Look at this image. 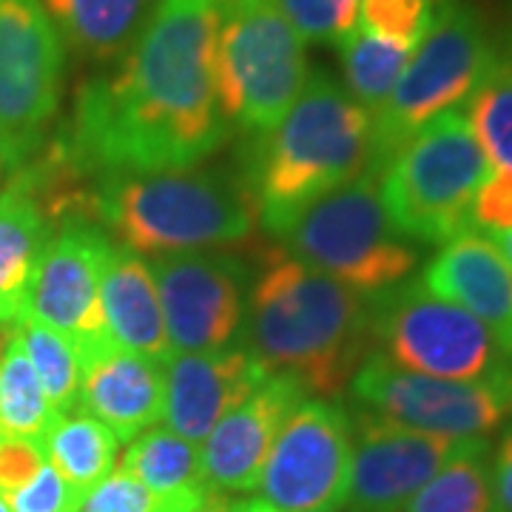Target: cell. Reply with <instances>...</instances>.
I'll return each mask as SVG.
<instances>
[{
	"instance_id": "1",
	"label": "cell",
	"mask_w": 512,
	"mask_h": 512,
	"mask_svg": "<svg viewBox=\"0 0 512 512\" xmlns=\"http://www.w3.org/2000/svg\"><path fill=\"white\" fill-rule=\"evenodd\" d=\"M217 35V0H157L126 57L77 89L57 154L94 185L197 168L228 137Z\"/></svg>"
},
{
	"instance_id": "2",
	"label": "cell",
	"mask_w": 512,
	"mask_h": 512,
	"mask_svg": "<svg viewBox=\"0 0 512 512\" xmlns=\"http://www.w3.org/2000/svg\"><path fill=\"white\" fill-rule=\"evenodd\" d=\"M242 339L268 373H288L308 396L339 399L373 353L370 305L274 245L259 254Z\"/></svg>"
},
{
	"instance_id": "3",
	"label": "cell",
	"mask_w": 512,
	"mask_h": 512,
	"mask_svg": "<svg viewBox=\"0 0 512 512\" xmlns=\"http://www.w3.org/2000/svg\"><path fill=\"white\" fill-rule=\"evenodd\" d=\"M256 140L259 157L248 183L256 217L274 237L313 202L376 171L373 117L322 69L308 72L288 114Z\"/></svg>"
},
{
	"instance_id": "4",
	"label": "cell",
	"mask_w": 512,
	"mask_h": 512,
	"mask_svg": "<svg viewBox=\"0 0 512 512\" xmlns=\"http://www.w3.org/2000/svg\"><path fill=\"white\" fill-rule=\"evenodd\" d=\"M251 183L222 168H185L97 185L94 222L131 254H185L254 234Z\"/></svg>"
},
{
	"instance_id": "5",
	"label": "cell",
	"mask_w": 512,
	"mask_h": 512,
	"mask_svg": "<svg viewBox=\"0 0 512 512\" xmlns=\"http://www.w3.org/2000/svg\"><path fill=\"white\" fill-rule=\"evenodd\" d=\"M493 165L461 109L444 111L410 134L379 168V194L399 234L447 245L473 225V202Z\"/></svg>"
},
{
	"instance_id": "6",
	"label": "cell",
	"mask_w": 512,
	"mask_h": 512,
	"mask_svg": "<svg viewBox=\"0 0 512 512\" xmlns=\"http://www.w3.org/2000/svg\"><path fill=\"white\" fill-rule=\"evenodd\" d=\"M285 251L362 296L399 285L419 265L416 242L399 234L379 194V171L330 191L282 234Z\"/></svg>"
},
{
	"instance_id": "7",
	"label": "cell",
	"mask_w": 512,
	"mask_h": 512,
	"mask_svg": "<svg viewBox=\"0 0 512 512\" xmlns=\"http://www.w3.org/2000/svg\"><path fill=\"white\" fill-rule=\"evenodd\" d=\"M220 35L214 83L225 123L268 134L308 80L305 40L276 0H217Z\"/></svg>"
},
{
	"instance_id": "8",
	"label": "cell",
	"mask_w": 512,
	"mask_h": 512,
	"mask_svg": "<svg viewBox=\"0 0 512 512\" xmlns=\"http://www.w3.org/2000/svg\"><path fill=\"white\" fill-rule=\"evenodd\" d=\"M495 55L487 23L476 6L470 0H441L396 89L373 117L376 171L424 123L467 103Z\"/></svg>"
},
{
	"instance_id": "9",
	"label": "cell",
	"mask_w": 512,
	"mask_h": 512,
	"mask_svg": "<svg viewBox=\"0 0 512 512\" xmlns=\"http://www.w3.org/2000/svg\"><path fill=\"white\" fill-rule=\"evenodd\" d=\"M367 305L373 350L396 367L456 382L493 379L512 370V356L498 345L493 330L427 291L421 279H404L373 293Z\"/></svg>"
},
{
	"instance_id": "10",
	"label": "cell",
	"mask_w": 512,
	"mask_h": 512,
	"mask_svg": "<svg viewBox=\"0 0 512 512\" xmlns=\"http://www.w3.org/2000/svg\"><path fill=\"white\" fill-rule=\"evenodd\" d=\"M353 402L376 419L444 439H487L512 413V370L456 382L424 376L370 353L350 382Z\"/></svg>"
},
{
	"instance_id": "11",
	"label": "cell",
	"mask_w": 512,
	"mask_h": 512,
	"mask_svg": "<svg viewBox=\"0 0 512 512\" xmlns=\"http://www.w3.org/2000/svg\"><path fill=\"white\" fill-rule=\"evenodd\" d=\"M353 421L336 399H305L285 419L259 476V501L282 512H342Z\"/></svg>"
},
{
	"instance_id": "12",
	"label": "cell",
	"mask_w": 512,
	"mask_h": 512,
	"mask_svg": "<svg viewBox=\"0 0 512 512\" xmlns=\"http://www.w3.org/2000/svg\"><path fill=\"white\" fill-rule=\"evenodd\" d=\"M114 248L109 231L97 222L80 217L57 222L29 291L23 316L66 336L80 362L114 345L100 302Z\"/></svg>"
},
{
	"instance_id": "13",
	"label": "cell",
	"mask_w": 512,
	"mask_h": 512,
	"mask_svg": "<svg viewBox=\"0 0 512 512\" xmlns=\"http://www.w3.org/2000/svg\"><path fill=\"white\" fill-rule=\"evenodd\" d=\"M171 353L231 348L245 322L251 274L234 254L185 251L151 262Z\"/></svg>"
},
{
	"instance_id": "14",
	"label": "cell",
	"mask_w": 512,
	"mask_h": 512,
	"mask_svg": "<svg viewBox=\"0 0 512 512\" xmlns=\"http://www.w3.org/2000/svg\"><path fill=\"white\" fill-rule=\"evenodd\" d=\"M63 77L66 46L43 0H0V128L40 148Z\"/></svg>"
},
{
	"instance_id": "15",
	"label": "cell",
	"mask_w": 512,
	"mask_h": 512,
	"mask_svg": "<svg viewBox=\"0 0 512 512\" xmlns=\"http://www.w3.org/2000/svg\"><path fill=\"white\" fill-rule=\"evenodd\" d=\"M345 512H402L461 439L430 436L356 407Z\"/></svg>"
},
{
	"instance_id": "16",
	"label": "cell",
	"mask_w": 512,
	"mask_h": 512,
	"mask_svg": "<svg viewBox=\"0 0 512 512\" xmlns=\"http://www.w3.org/2000/svg\"><path fill=\"white\" fill-rule=\"evenodd\" d=\"M308 390L288 373H271L202 441V481L214 493H251L259 484L276 433Z\"/></svg>"
},
{
	"instance_id": "17",
	"label": "cell",
	"mask_w": 512,
	"mask_h": 512,
	"mask_svg": "<svg viewBox=\"0 0 512 512\" xmlns=\"http://www.w3.org/2000/svg\"><path fill=\"white\" fill-rule=\"evenodd\" d=\"M163 419L185 441L202 444L271 373L245 348L171 353L165 359Z\"/></svg>"
},
{
	"instance_id": "18",
	"label": "cell",
	"mask_w": 512,
	"mask_h": 512,
	"mask_svg": "<svg viewBox=\"0 0 512 512\" xmlns=\"http://www.w3.org/2000/svg\"><path fill=\"white\" fill-rule=\"evenodd\" d=\"M165 362L131 350H97L83 359L77 410L103 421L120 441L157 427L165 407Z\"/></svg>"
},
{
	"instance_id": "19",
	"label": "cell",
	"mask_w": 512,
	"mask_h": 512,
	"mask_svg": "<svg viewBox=\"0 0 512 512\" xmlns=\"http://www.w3.org/2000/svg\"><path fill=\"white\" fill-rule=\"evenodd\" d=\"M421 285L473 313L512 356V268L490 239L473 231L450 239L427 262Z\"/></svg>"
},
{
	"instance_id": "20",
	"label": "cell",
	"mask_w": 512,
	"mask_h": 512,
	"mask_svg": "<svg viewBox=\"0 0 512 512\" xmlns=\"http://www.w3.org/2000/svg\"><path fill=\"white\" fill-rule=\"evenodd\" d=\"M100 302L109 339L117 348L151 356L157 362L171 356L157 282L143 256L114 248L103 274Z\"/></svg>"
},
{
	"instance_id": "21",
	"label": "cell",
	"mask_w": 512,
	"mask_h": 512,
	"mask_svg": "<svg viewBox=\"0 0 512 512\" xmlns=\"http://www.w3.org/2000/svg\"><path fill=\"white\" fill-rule=\"evenodd\" d=\"M52 231L55 222L15 171L0 188V325H12L26 313Z\"/></svg>"
},
{
	"instance_id": "22",
	"label": "cell",
	"mask_w": 512,
	"mask_h": 512,
	"mask_svg": "<svg viewBox=\"0 0 512 512\" xmlns=\"http://www.w3.org/2000/svg\"><path fill=\"white\" fill-rule=\"evenodd\" d=\"M63 46L86 63L123 60L157 0H43Z\"/></svg>"
},
{
	"instance_id": "23",
	"label": "cell",
	"mask_w": 512,
	"mask_h": 512,
	"mask_svg": "<svg viewBox=\"0 0 512 512\" xmlns=\"http://www.w3.org/2000/svg\"><path fill=\"white\" fill-rule=\"evenodd\" d=\"M40 444L46 461L60 473L77 501L114 470L120 439L103 421L77 410V413H57Z\"/></svg>"
},
{
	"instance_id": "24",
	"label": "cell",
	"mask_w": 512,
	"mask_h": 512,
	"mask_svg": "<svg viewBox=\"0 0 512 512\" xmlns=\"http://www.w3.org/2000/svg\"><path fill=\"white\" fill-rule=\"evenodd\" d=\"M490 441L461 439L456 453L447 458L402 512H493L490 481Z\"/></svg>"
},
{
	"instance_id": "25",
	"label": "cell",
	"mask_w": 512,
	"mask_h": 512,
	"mask_svg": "<svg viewBox=\"0 0 512 512\" xmlns=\"http://www.w3.org/2000/svg\"><path fill=\"white\" fill-rule=\"evenodd\" d=\"M55 416L12 322L0 336V439L43 441Z\"/></svg>"
},
{
	"instance_id": "26",
	"label": "cell",
	"mask_w": 512,
	"mask_h": 512,
	"mask_svg": "<svg viewBox=\"0 0 512 512\" xmlns=\"http://www.w3.org/2000/svg\"><path fill=\"white\" fill-rule=\"evenodd\" d=\"M336 52L342 60L348 94L370 117L382 111L387 97L402 77L407 60L413 55L410 46L373 35L359 23L336 43Z\"/></svg>"
},
{
	"instance_id": "27",
	"label": "cell",
	"mask_w": 512,
	"mask_h": 512,
	"mask_svg": "<svg viewBox=\"0 0 512 512\" xmlns=\"http://www.w3.org/2000/svg\"><path fill=\"white\" fill-rule=\"evenodd\" d=\"M123 470L143 481L154 493L174 495L208 490L202 481L200 444L185 441L165 427H151L137 439H131V447L123 456Z\"/></svg>"
},
{
	"instance_id": "28",
	"label": "cell",
	"mask_w": 512,
	"mask_h": 512,
	"mask_svg": "<svg viewBox=\"0 0 512 512\" xmlns=\"http://www.w3.org/2000/svg\"><path fill=\"white\" fill-rule=\"evenodd\" d=\"M467 123L498 171H512V55H495L467 100Z\"/></svg>"
},
{
	"instance_id": "29",
	"label": "cell",
	"mask_w": 512,
	"mask_h": 512,
	"mask_svg": "<svg viewBox=\"0 0 512 512\" xmlns=\"http://www.w3.org/2000/svg\"><path fill=\"white\" fill-rule=\"evenodd\" d=\"M20 336V345L26 350L29 362L35 367L40 387L46 393L49 404L55 407V413H72L77 410V396H80V379H83V367L77 348L66 336H60L57 330L37 325L32 319L20 316L15 322Z\"/></svg>"
},
{
	"instance_id": "30",
	"label": "cell",
	"mask_w": 512,
	"mask_h": 512,
	"mask_svg": "<svg viewBox=\"0 0 512 512\" xmlns=\"http://www.w3.org/2000/svg\"><path fill=\"white\" fill-rule=\"evenodd\" d=\"M208 493L211 490L174 495L154 493L120 467L80 495L72 512H197L205 504Z\"/></svg>"
},
{
	"instance_id": "31",
	"label": "cell",
	"mask_w": 512,
	"mask_h": 512,
	"mask_svg": "<svg viewBox=\"0 0 512 512\" xmlns=\"http://www.w3.org/2000/svg\"><path fill=\"white\" fill-rule=\"evenodd\" d=\"M433 0H359V26L416 49L436 18Z\"/></svg>"
},
{
	"instance_id": "32",
	"label": "cell",
	"mask_w": 512,
	"mask_h": 512,
	"mask_svg": "<svg viewBox=\"0 0 512 512\" xmlns=\"http://www.w3.org/2000/svg\"><path fill=\"white\" fill-rule=\"evenodd\" d=\"M305 43L336 46L359 23V0H276Z\"/></svg>"
},
{
	"instance_id": "33",
	"label": "cell",
	"mask_w": 512,
	"mask_h": 512,
	"mask_svg": "<svg viewBox=\"0 0 512 512\" xmlns=\"http://www.w3.org/2000/svg\"><path fill=\"white\" fill-rule=\"evenodd\" d=\"M12 512H72L74 498L55 467L46 461L26 487L6 498Z\"/></svg>"
},
{
	"instance_id": "34",
	"label": "cell",
	"mask_w": 512,
	"mask_h": 512,
	"mask_svg": "<svg viewBox=\"0 0 512 512\" xmlns=\"http://www.w3.org/2000/svg\"><path fill=\"white\" fill-rule=\"evenodd\" d=\"M46 464L43 444L32 439H0V495L9 498L26 487Z\"/></svg>"
},
{
	"instance_id": "35",
	"label": "cell",
	"mask_w": 512,
	"mask_h": 512,
	"mask_svg": "<svg viewBox=\"0 0 512 512\" xmlns=\"http://www.w3.org/2000/svg\"><path fill=\"white\" fill-rule=\"evenodd\" d=\"M473 222L487 231L512 228V171H493L487 183L478 188Z\"/></svg>"
},
{
	"instance_id": "36",
	"label": "cell",
	"mask_w": 512,
	"mask_h": 512,
	"mask_svg": "<svg viewBox=\"0 0 512 512\" xmlns=\"http://www.w3.org/2000/svg\"><path fill=\"white\" fill-rule=\"evenodd\" d=\"M493 512H512V427L501 436L490 458Z\"/></svg>"
},
{
	"instance_id": "37",
	"label": "cell",
	"mask_w": 512,
	"mask_h": 512,
	"mask_svg": "<svg viewBox=\"0 0 512 512\" xmlns=\"http://www.w3.org/2000/svg\"><path fill=\"white\" fill-rule=\"evenodd\" d=\"M35 151V146H29L23 140H15L12 134H6L0 128V180H9L18 168H23L35 157Z\"/></svg>"
},
{
	"instance_id": "38",
	"label": "cell",
	"mask_w": 512,
	"mask_h": 512,
	"mask_svg": "<svg viewBox=\"0 0 512 512\" xmlns=\"http://www.w3.org/2000/svg\"><path fill=\"white\" fill-rule=\"evenodd\" d=\"M245 504L248 501H237V498H231L228 493H208L205 498V504H202L197 512H245Z\"/></svg>"
},
{
	"instance_id": "39",
	"label": "cell",
	"mask_w": 512,
	"mask_h": 512,
	"mask_svg": "<svg viewBox=\"0 0 512 512\" xmlns=\"http://www.w3.org/2000/svg\"><path fill=\"white\" fill-rule=\"evenodd\" d=\"M487 239L493 242L495 248H498V254L504 256V259H507V265L512 268V228H507V231H490Z\"/></svg>"
},
{
	"instance_id": "40",
	"label": "cell",
	"mask_w": 512,
	"mask_h": 512,
	"mask_svg": "<svg viewBox=\"0 0 512 512\" xmlns=\"http://www.w3.org/2000/svg\"><path fill=\"white\" fill-rule=\"evenodd\" d=\"M245 512H282V510H274V507H268V504H262V501L256 498V501H248V504H245Z\"/></svg>"
},
{
	"instance_id": "41",
	"label": "cell",
	"mask_w": 512,
	"mask_h": 512,
	"mask_svg": "<svg viewBox=\"0 0 512 512\" xmlns=\"http://www.w3.org/2000/svg\"><path fill=\"white\" fill-rule=\"evenodd\" d=\"M433 3H441V0H433Z\"/></svg>"
}]
</instances>
